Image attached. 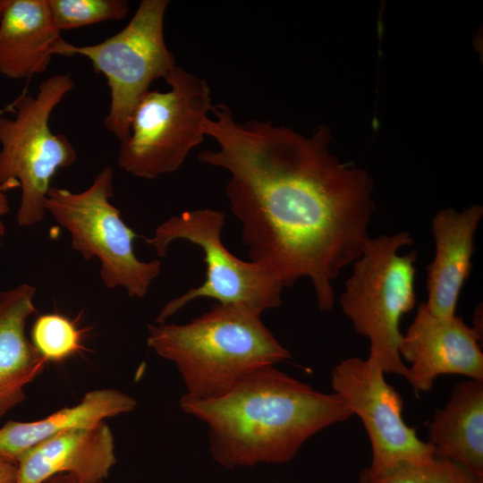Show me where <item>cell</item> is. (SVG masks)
<instances>
[{"label":"cell","mask_w":483,"mask_h":483,"mask_svg":"<svg viewBox=\"0 0 483 483\" xmlns=\"http://www.w3.org/2000/svg\"><path fill=\"white\" fill-rule=\"evenodd\" d=\"M113 193L114 171L106 167L80 192L50 187L45 208L70 233L73 250L85 260L99 259L100 276L107 288L121 286L130 297L142 299L161 273V263L137 258V234L110 202Z\"/></svg>","instance_id":"cell-7"},{"label":"cell","mask_w":483,"mask_h":483,"mask_svg":"<svg viewBox=\"0 0 483 483\" xmlns=\"http://www.w3.org/2000/svg\"><path fill=\"white\" fill-rule=\"evenodd\" d=\"M413 243L408 232L370 237L352 263V271L340 296L343 314L355 332L369 341V359L385 373L405 377L399 330L402 318L416 304L418 252L399 250Z\"/></svg>","instance_id":"cell-4"},{"label":"cell","mask_w":483,"mask_h":483,"mask_svg":"<svg viewBox=\"0 0 483 483\" xmlns=\"http://www.w3.org/2000/svg\"><path fill=\"white\" fill-rule=\"evenodd\" d=\"M67 43L54 24L47 0H1L2 75L25 79L43 72Z\"/></svg>","instance_id":"cell-14"},{"label":"cell","mask_w":483,"mask_h":483,"mask_svg":"<svg viewBox=\"0 0 483 483\" xmlns=\"http://www.w3.org/2000/svg\"><path fill=\"white\" fill-rule=\"evenodd\" d=\"M481 333L462 317L441 318L419 304L399 345L401 358L411 363L406 380L416 392L429 391L436 378L455 374L483 381Z\"/></svg>","instance_id":"cell-11"},{"label":"cell","mask_w":483,"mask_h":483,"mask_svg":"<svg viewBox=\"0 0 483 483\" xmlns=\"http://www.w3.org/2000/svg\"><path fill=\"white\" fill-rule=\"evenodd\" d=\"M424 468L403 464L381 473L365 468L359 473V483H427Z\"/></svg>","instance_id":"cell-21"},{"label":"cell","mask_w":483,"mask_h":483,"mask_svg":"<svg viewBox=\"0 0 483 483\" xmlns=\"http://www.w3.org/2000/svg\"><path fill=\"white\" fill-rule=\"evenodd\" d=\"M169 90H148L130 120V136L121 142L118 165L147 180L175 172L205 134L212 111L208 82L176 66L165 80Z\"/></svg>","instance_id":"cell-6"},{"label":"cell","mask_w":483,"mask_h":483,"mask_svg":"<svg viewBox=\"0 0 483 483\" xmlns=\"http://www.w3.org/2000/svg\"><path fill=\"white\" fill-rule=\"evenodd\" d=\"M136 400L113 388L87 392L75 405L33 421L9 420L0 428V454L17 463L30 448L63 432L95 425L131 411Z\"/></svg>","instance_id":"cell-17"},{"label":"cell","mask_w":483,"mask_h":483,"mask_svg":"<svg viewBox=\"0 0 483 483\" xmlns=\"http://www.w3.org/2000/svg\"><path fill=\"white\" fill-rule=\"evenodd\" d=\"M17 463L0 454V483H16Z\"/></svg>","instance_id":"cell-22"},{"label":"cell","mask_w":483,"mask_h":483,"mask_svg":"<svg viewBox=\"0 0 483 483\" xmlns=\"http://www.w3.org/2000/svg\"><path fill=\"white\" fill-rule=\"evenodd\" d=\"M30 341L47 362L63 361L81 349L80 334L74 323L56 313L36 318Z\"/></svg>","instance_id":"cell-18"},{"label":"cell","mask_w":483,"mask_h":483,"mask_svg":"<svg viewBox=\"0 0 483 483\" xmlns=\"http://www.w3.org/2000/svg\"><path fill=\"white\" fill-rule=\"evenodd\" d=\"M55 28L62 31L106 21H120L129 13L125 0H47Z\"/></svg>","instance_id":"cell-19"},{"label":"cell","mask_w":483,"mask_h":483,"mask_svg":"<svg viewBox=\"0 0 483 483\" xmlns=\"http://www.w3.org/2000/svg\"><path fill=\"white\" fill-rule=\"evenodd\" d=\"M224 225L222 211L199 208L170 217L146 240L159 257H165L169 245L178 240L198 245L206 264V279L202 284L165 303L156 318L157 324L165 323L189 302L199 298H211L259 316L280 306L284 288L280 280L264 267L232 254L222 241Z\"/></svg>","instance_id":"cell-8"},{"label":"cell","mask_w":483,"mask_h":483,"mask_svg":"<svg viewBox=\"0 0 483 483\" xmlns=\"http://www.w3.org/2000/svg\"><path fill=\"white\" fill-rule=\"evenodd\" d=\"M147 343L177 368L185 395L222 394L249 374L291 358L263 324L243 308L216 303L191 322L148 325Z\"/></svg>","instance_id":"cell-3"},{"label":"cell","mask_w":483,"mask_h":483,"mask_svg":"<svg viewBox=\"0 0 483 483\" xmlns=\"http://www.w3.org/2000/svg\"><path fill=\"white\" fill-rule=\"evenodd\" d=\"M0 18H1V0H0Z\"/></svg>","instance_id":"cell-26"},{"label":"cell","mask_w":483,"mask_h":483,"mask_svg":"<svg viewBox=\"0 0 483 483\" xmlns=\"http://www.w3.org/2000/svg\"><path fill=\"white\" fill-rule=\"evenodd\" d=\"M424 470L427 483H483V477L444 458L435 456Z\"/></svg>","instance_id":"cell-20"},{"label":"cell","mask_w":483,"mask_h":483,"mask_svg":"<svg viewBox=\"0 0 483 483\" xmlns=\"http://www.w3.org/2000/svg\"><path fill=\"white\" fill-rule=\"evenodd\" d=\"M483 216L480 205L461 211L453 208L439 210L432 220L435 255L427 271L428 298L424 302L433 315H455L463 284L472 267L474 237Z\"/></svg>","instance_id":"cell-13"},{"label":"cell","mask_w":483,"mask_h":483,"mask_svg":"<svg viewBox=\"0 0 483 483\" xmlns=\"http://www.w3.org/2000/svg\"><path fill=\"white\" fill-rule=\"evenodd\" d=\"M43 483H80L76 478L69 474H58L49 478Z\"/></svg>","instance_id":"cell-24"},{"label":"cell","mask_w":483,"mask_h":483,"mask_svg":"<svg viewBox=\"0 0 483 483\" xmlns=\"http://www.w3.org/2000/svg\"><path fill=\"white\" fill-rule=\"evenodd\" d=\"M428 437L436 457L483 477V381L468 379L454 386L444 408L436 411Z\"/></svg>","instance_id":"cell-16"},{"label":"cell","mask_w":483,"mask_h":483,"mask_svg":"<svg viewBox=\"0 0 483 483\" xmlns=\"http://www.w3.org/2000/svg\"><path fill=\"white\" fill-rule=\"evenodd\" d=\"M116 462L112 430L105 421L40 442L17 462L16 483H43L69 474L80 483H104Z\"/></svg>","instance_id":"cell-12"},{"label":"cell","mask_w":483,"mask_h":483,"mask_svg":"<svg viewBox=\"0 0 483 483\" xmlns=\"http://www.w3.org/2000/svg\"><path fill=\"white\" fill-rule=\"evenodd\" d=\"M168 0H142L118 33L89 46L64 47L62 55H80L107 79L110 107L105 125L121 142L130 136L131 114L151 82L166 78L177 66L164 37Z\"/></svg>","instance_id":"cell-9"},{"label":"cell","mask_w":483,"mask_h":483,"mask_svg":"<svg viewBox=\"0 0 483 483\" xmlns=\"http://www.w3.org/2000/svg\"><path fill=\"white\" fill-rule=\"evenodd\" d=\"M180 406L208 426L213 460L232 470L287 462L312 436L353 415L337 394L317 391L275 366L217 396L183 394Z\"/></svg>","instance_id":"cell-2"},{"label":"cell","mask_w":483,"mask_h":483,"mask_svg":"<svg viewBox=\"0 0 483 483\" xmlns=\"http://www.w3.org/2000/svg\"><path fill=\"white\" fill-rule=\"evenodd\" d=\"M35 293L30 284L0 292V419L24 401L25 387L47 363L25 332Z\"/></svg>","instance_id":"cell-15"},{"label":"cell","mask_w":483,"mask_h":483,"mask_svg":"<svg viewBox=\"0 0 483 483\" xmlns=\"http://www.w3.org/2000/svg\"><path fill=\"white\" fill-rule=\"evenodd\" d=\"M5 192L6 191L0 185V244L2 237L4 235V225L2 221V217L5 216L9 211V203Z\"/></svg>","instance_id":"cell-23"},{"label":"cell","mask_w":483,"mask_h":483,"mask_svg":"<svg viewBox=\"0 0 483 483\" xmlns=\"http://www.w3.org/2000/svg\"><path fill=\"white\" fill-rule=\"evenodd\" d=\"M373 360L351 357L331 372L333 392L361 420L370 441L371 462L368 468L381 473L403 464L426 467L435 457L428 442L402 418L403 401Z\"/></svg>","instance_id":"cell-10"},{"label":"cell","mask_w":483,"mask_h":483,"mask_svg":"<svg viewBox=\"0 0 483 483\" xmlns=\"http://www.w3.org/2000/svg\"><path fill=\"white\" fill-rule=\"evenodd\" d=\"M75 84L68 73L44 80L35 96L24 90L0 115V185L5 191L20 187L21 197L17 224L30 227L41 222L45 199L56 172L77 157L73 145L62 133H54L49 119L55 106Z\"/></svg>","instance_id":"cell-5"},{"label":"cell","mask_w":483,"mask_h":483,"mask_svg":"<svg viewBox=\"0 0 483 483\" xmlns=\"http://www.w3.org/2000/svg\"><path fill=\"white\" fill-rule=\"evenodd\" d=\"M211 112L205 134L218 149L197 158L229 174L225 192L250 260L284 288L309 278L319 309L331 310L333 281L371 237V177L330 152L326 125L306 137L271 121L239 123L223 103Z\"/></svg>","instance_id":"cell-1"},{"label":"cell","mask_w":483,"mask_h":483,"mask_svg":"<svg viewBox=\"0 0 483 483\" xmlns=\"http://www.w3.org/2000/svg\"><path fill=\"white\" fill-rule=\"evenodd\" d=\"M481 314V311L480 313L479 311L476 312V315H475V318L478 319L479 321V315ZM474 328H476L479 333L482 334V332L479 331V323L477 325H474L473 326Z\"/></svg>","instance_id":"cell-25"}]
</instances>
